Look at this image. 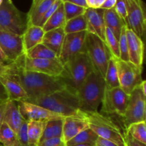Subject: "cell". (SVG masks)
Wrapping results in <instances>:
<instances>
[{
  "label": "cell",
  "instance_id": "obj_35",
  "mask_svg": "<svg viewBox=\"0 0 146 146\" xmlns=\"http://www.w3.org/2000/svg\"><path fill=\"white\" fill-rule=\"evenodd\" d=\"M63 6H64V13H65L66 21L78 17V16L84 15L86 12V8L76 5L73 3L69 2V1H64Z\"/></svg>",
  "mask_w": 146,
  "mask_h": 146
},
{
  "label": "cell",
  "instance_id": "obj_49",
  "mask_svg": "<svg viewBox=\"0 0 146 146\" xmlns=\"http://www.w3.org/2000/svg\"><path fill=\"white\" fill-rule=\"evenodd\" d=\"M7 101H8V100H7ZM7 101L0 104V126H1V123H3V115H4V108H5V105Z\"/></svg>",
  "mask_w": 146,
  "mask_h": 146
},
{
  "label": "cell",
  "instance_id": "obj_34",
  "mask_svg": "<svg viewBox=\"0 0 146 146\" xmlns=\"http://www.w3.org/2000/svg\"><path fill=\"white\" fill-rule=\"evenodd\" d=\"M104 41H105L109 51L111 52V56L115 58H120L119 41L114 35L113 33L106 27Z\"/></svg>",
  "mask_w": 146,
  "mask_h": 146
},
{
  "label": "cell",
  "instance_id": "obj_20",
  "mask_svg": "<svg viewBox=\"0 0 146 146\" xmlns=\"http://www.w3.org/2000/svg\"><path fill=\"white\" fill-rule=\"evenodd\" d=\"M24 120L19 109L18 102L8 100L4 108L3 122L7 123L17 134Z\"/></svg>",
  "mask_w": 146,
  "mask_h": 146
},
{
  "label": "cell",
  "instance_id": "obj_12",
  "mask_svg": "<svg viewBox=\"0 0 146 146\" xmlns=\"http://www.w3.org/2000/svg\"><path fill=\"white\" fill-rule=\"evenodd\" d=\"M21 64L27 71L40 73L50 76H59L63 71V64L58 58H30L22 55Z\"/></svg>",
  "mask_w": 146,
  "mask_h": 146
},
{
  "label": "cell",
  "instance_id": "obj_54",
  "mask_svg": "<svg viewBox=\"0 0 146 146\" xmlns=\"http://www.w3.org/2000/svg\"><path fill=\"white\" fill-rule=\"evenodd\" d=\"M18 146H23V145H20V144H19V145Z\"/></svg>",
  "mask_w": 146,
  "mask_h": 146
},
{
  "label": "cell",
  "instance_id": "obj_5",
  "mask_svg": "<svg viewBox=\"0 0 146 146\" xmlns=\"http://www.w3.org/2000/svg\"><path fill=\"white\" fill-rule=\"evenodd\" d=\"M88 126L99 138L108 140L118 146H126L125 133L119 125L104 114L97 112H84Z\"/></svg>",
  "mask_w": 146,
  "mask_h": 146
},
{
  "label": "cell",
  "instance_id": "obj_40",
  "mask_svg": "<svg viewBox=\"0 0 146 146\" xmlns=\"http://www.w3.org/2000/svg\"><path fill=\"white\" fill-rule=\"evenodd\" d=\"M38 146H66L63 138H53L40 143Z\"/></svg>",
  "mask_w": 146,
  "mask_h": 146
},
{
  "label": "cell",
  "instance_id": "obj_38",
  "mask_svg": "<svg viewBox=\"0 0 146 146\" xmlns=\"http://www.w3.org/2000/svg\"><path fill=\"white\" fill-rule=\"evenodd\" d=\"M19 143L21 145L29 146L28 133H27V121L24 120L17 133Z\"/></svg>",
  "mask_w": 146,
  "mask_h": 146
},
{
  "label": "cell",
  "instance_id": "obj_28",
  "mask_svg": "<svg viewBox=\"0 0 146 146\" xmlns=\"http://www.w3.org/2000/svg\"><path fill=\"white\" fill-rule=\"evenodd\" d=\"M24 55L30 58H46V59L58 58L55 52H54L52 50L50 49L42 43L26 51Z\"/></svg>",
  "mask_w": 146,
  "mask_h": 146
},
{
  "label": "cell",
  "instance_id": "obj_14",
  "mask_svg": "<svg viewBox=\"0 0 146 146\" xmlns=\"http://www.w3.org/2000/svg\"><path fill=\"white\" fill-rule=\"evenodd\" d=\"M18 106L21 116L27 121H35L47 122L51 120L64 118L62 115L52 112L46 108L26 101H19Z\"/></svg>",
  "mask_w": 146,
  "mask_h": 146
},
{
  "label": "cell",
  "instance_id": "obj_17",
  "mask_svg": "<svg viewBox=\"0 0 146 146\" xmlns=\"http://www.w3.org/2000/svg\"><path fill=\"white\" fill-rule=\"evenodd\" d=\"M126 37L129 61L140 68H143L144 44L142 38L128 27L126 29Z\"/></svg>",
  "mask_w": 146,
  "mask_h": 146
},
{
  "label": "cell",
  "instance_id": "obj_39",
  "mask_svg": "<svg viewBox=\"0 0 146 146\" xmlns=\"http://www.w3.org/2000/svg\"><path fill=\"white\" fill-rule=\"evenodd\" d=\"M63 1H61V0H56L55 2L50 7V8L47 10L45 14H44V15L43 16L42 19H41V21H40L39 24H38V27H42L43 26H44V24L46 22V21L51 17V16L55 12L56 10L57 9V8L59 7V5Z\"/></svg>",
  "mask_w": 146,
  "mask_h": 146
},
{
  "label": "cell",
  "instance_id": "obj_42",
  "mask_svg": "<svg viewBox=\"0 0 146 146\" xmlns=\"http://www.w3.org/2000/svg\"><path fill=\"white\" fill-rule=\"evenodd\" d=\"M95 146H118L114 143L111 141H108V140L104 139L98 137L97 141L95 143Z\"/></svg>",
  "mask_w": 146,
  "mask_h": 146
},
{
  "label": "cell",
  "instance_id": "obj_8",
  "mask_svg": "<svg viewBox=\"0 0 146 146\" xmlns=\"http://www.w3.org/2000/svg\"><path fill=\"white\" fill-rule=\"evenodd\" d=\"M121 118L126 128L135 123L146 120V95L143 93L139 85L129 94L128 106Z\"/></svg>",
  "mask_w": 146,
  "mask_h": 146
},
{
  "label": "cell",
  "instance_id": "obj_10",
  "mask_svg": "<svg viewBox=\"0 0 146 146\" xmlns=\"http://www.w3.org/2000/svg\"><path fill=\"white\" fill-rule=\"evenodd\" d=\"M118 69L120 87L129 95L143 80L142 79L143 68L137 66L131 61L115 58Z\"/></svg>",
  "mask_w": 146,
  "mask_h": 146
},
{
  "label": "cell",
  "instance_id": "obj_11",
  "mask_svg": "<svg viewBox=\"0 0 146 146\" xmlns=\"http://www.w3.org/2000/svg\"><path fill=\"white\" fill-rule=\"evenodd\" d=\"M128 27L142 38L146 29L145 4L143 0H125Z\"/></svg>",
  "mask_w": 146,
  "mask_h": 146
},
{
  "label": "cell",
  "instance_id": "obj_46",
  "mask_svg": "<svg viewBox=\"0 0 146 146\" xmlns=\"http://www.w3.org/2000/svg\"><path fill=\"white\" fill-rule=\"evenodd\" d=\"M8 99V97H7V94H6V91L4 90V87L1 85V84L0 83V104L1 103H4L5 101H7Z\"/></svg>",
  "mask_w": 146,
  "mask_h": 146
},
{
  "label": "cell",
  "instance_id": "obj_52",
  "mask_svg": "<svg viewBox=\"0 0 146 146\" xmlns=\"http://www.w3.org/2000/svg\"><path fill=\"white\" fill-rule=\"evenodd\" d=\"M3 1H4V0H0V5H1V4H2Z\"/></svg>",
  "mask_w": 146,
  "mask_h": 146
},
{
  "label": "cell",
  "instance_id": "obj_51",
  "mask_svg": "<svg viewBox=\"0 0 146 146\" xmlns=\"http://www.w3.org/2000/svg\"><path fill=\"white\" fill-rule=\"evenodd\" d=\"M71 146H95V144H78V145H74Z\"/></svg>",
  "mask_w": 146,
  "mask_h": 146
},
{
  "label": "cell",
  "instance_id": "obj_47",
  "mask_svg": "<svg viewBox=\"0 0 146 146\" xmlns=\"http://www.w3.org/2000/svg\"><path fill=\"white\" fill-rule=\"evenodd\" d=\"M68 1L73 3V4H76L77 6H79V7L88 9V6H87L86 1V0H69Z\"/></svg>",
  "mask_w": 146,
  "mask_h": 146
},
{
  "label": "cell",
  "instance_id": "obj_19",
  "mask_svg": "<svg viewBox=\"0 0 146 146\" xmlns=\"http://www.w3.org/2000/svg\"><path fill=\"white\" fill-rule=\"evenodd\" d=\"M0 83L4 87L8 99L13 101H23L28 98L27 93L19 83L9 76H0Z\"/></svg>",
  "mask_w": 146,
  "mask_h": 146
},
{
  "label": "cell",
  "instance_id": "obj_22",
  "mask_svg": "<svg viewBox=\"0 0 146 146\" xmlns=\"http://www.w3.org/2000/svg\"><path fill=\"white\" fill-rule=\"evenodd\" d=\"M65 35L66 34L64 32V28H58L50 30L44 34L42 44L55 52L58 58Z\"/></svg>",
  "mask_w": 146,
  "mask_h": 146
},
{
  "label": "cell",
  "instance_id": "obj_37",
  "mask_svg": "<svg viewBox=\"0 0 146 146\" xmlns=\"http://www.w3.org/2000/svg\"><path fill=\"white\" fill-rule=\"evenodd\" d=\"M114 9H115L117 14L125 21L127 27H128V12H127V7L125 0H116Z\"/></svg>",
  "mask_w": 146,
  "mask_h": 146
},
{
  "label": "cell",
  "instance_id": "obj_50",
  "mask_svg": "<svg viewBox=\"0 0 146 146\" xmlns=\"http://www.w3.org/2000/svg\"><path fill=\"white\" fill-rule=\"evenodd\" d=\"M106 0H97V1H98V9L100 8V7L102 6V4H104V2H105Z\"/></svg>",
  "mask_w": 146,
  "mask_h": 146
},
{
  "label": "cell",
  "instance_id": "obj_36",
  "mask_svg": "<svg viewBox=\"0 0 146 146\" xmlns=\"http://www.w3.org/2000/svg\"><path fill=\"white\" fill-rule=\"evenodd\" d=\"M127 26H124L122 28L120 34L119 39V51H120V59L125 61H129L128 50V42L126 37V29Z\"/></svg>",
  "mask_w": 146,
  "mask_h": 146
},
{
  "label": "cell",
  "instance_id": "obj_15",
  "mask_svg": "<svg viewBox=\"0 0 146 146\" xmlns=\"http://www.w3.org/2000/svg\"><path fill=\"white\" fill-rule=\"evenodd\" d=\"M0 47L11 62L24 54L22 36L0 31Z\"/></svg>",
  "mask_w": 146,
  "mask_h": 146
},
{
  "label": "cell",
  "instance_id": "obj_24",
  "mask_svg": "<svg viewBox=\"0 0 146 146\" xmlns=\"http://www.w3.org/2000/svg\"><path fill=\"white\" fill-rule=\"evenodd\" d=\"M104 19L106 27H108L115 37L119 39L121 29L124 26H127L125 21L119 17L114 8L104 9Z\"/></svg>",
  "mask_w": 146,
  "mask_h": 146
},
{
  "label": "cell",
  "instance_id": "obj_25",
  "mask_svg": "<svg viewBox=\"0 0 146 146\" xmlns=\"http://www.w3.org/2000/svg\"><path fill=\"white\" fill-rule=\"evenodd\" d=\"M46 123L44 121H27L29 146H38Z\"/></svg>",
  "mask_w": 146,
  "mask_h": 146
},
{
  "label": "cell",
  "instance_id": "obj_53",
  "mask_svg": "<svg viewBox=\"0 0 146 146\" xmlns=\"http://www.w3.org/2000/svg\"><path fill=\"white\" fill-rule=\"evenodd\" d=\"M61 1H62L63 2H64V1H69V0H61Z\"/></svg>",
  "mask_w": 146,
  "mask_h": 146
},
{
  "label": "cell",
  "instance_id": "obj_44",
  "mask_svg": "<svg viewBox=\"0 0 146 146\" xmlns=\"http://www.w3.org/2000/svg\"><path fill=\"white\" fill-rule=\"evenodd\" d=\"M11 71V64L8 66L3 65L0 64V76H8Z\"/></svg>",
  "mask_w": 146,
  "mask_h": 146
},
{
  "label": "cell",
  "instance_id": "obj_7",
  "mask_svg": "<svg viewBox=\"0 0 146 146\" xmlns=\"http://www.w3.org/2000/svg\"><path fill=\"white\" fill-rule=\"evenodd\" d=\"M86 52L94 70L104 78L108 61L112 56L105 41L98 36L88 32L86 38Z\"/></svg>",
  "mask_w": 146,
  "mask_h": 146
},
{
  "label": "cell",
  "instance_id": "obj_48",
  "mask_svg": "<svg viewBox=\"0 0 146 146\" xmlns=\"http://www.w3.org/2000/svg\"><path fill=\"white\" fill-rule=\"evenodd\" d=\"M86 1L88 8L98 9V1H97V0H86Z\"/></svg>",
  "mask_w": 146,
  "mask_h": 146
},
{
  "label": "cell",
  "instance_id": "obj_13",
  "mask_svg": "<svg viewBox=\"0 0 146 146\" xmlns=\"http://www.w3.org/2000/svg\"><path fill=\"white\" fill-rule=\"evenodd\" d=\"M88 31L67 34L64 37L58 59L64 64L73 56L86 51V38Z\"/></svg>",
  "mask_w": 146,
  "mask_h": 146
},
{
  "label": "cell",
  "instance_id": "obj_55",
  "mask_svg": "<svg viewBox=\"0 0 146 146\" xmlns=\"http://www.w3.org/2000/svg\"><path fill=\"white\" fill-rule=\"evenodd\" d=\"M0 146H2V145H1V144H0Z\"/></svg>",
  "mask_w": 146,
  "mask_h": 146
},
{
  "label": "cell",
  "instance_id": "obj_27",
  "mask_svg": "<svg viewBox=\"0 0 146 146\" xmlns=\"http://www.w3.org/2000/svg\"><path fill=\"white\" fill-rule=\"evenodd\" d=\"M66 22V20L65 13H64V6H63L62 2L56 10L55 12L44 24L42 28L44 31L46 32V31L55 29L64 28Z\"/></svg>",
  "mask_w": 146,
  "mask_h": 146
},
{
  "label": "cell",
  "instance_id": "obj_32",
  "mask_svg": "<svg viewBox=\"0 0 146 146\" xmlns=\"http://www.w3.org/2000/svg\"><path fill=\"white\" fill-rule=\"evenodd\" d=\"M64 30L66 34L87 31V21L84 14L66 21Z\"/></svg>",
  "mask_w": 146,
  "mask_h": 146
},
{
  "label": "cell",
  "instance_id": "obj_3",
  "mask_svg": "<svg viewBox=\"0 0 146 146\" xmlns=\"http://www.w3.org/2000/svg\"><path fill=\"white\" fill-rule=\"evenodd\" d=\"M94 70L89 57L85 51L76 54L63 64V71L59 77L64 81L66 88L76 94Z\"/></svg>",
  "mask_w": 146,
  "mask_h": 146
},
{
  "label": "cell",
  "instance_id": "obj_16",
  "mask_svg": "<svg viewBox=\"0 0 146 146\" xmlns=\"http://www.w3.org/2000/svg\"><path fill=\"white\" fill-rule=\"evenodd\" d=\"M89 128L88 123L81 111L76 115L64 117L63 125V139L66 143L79 133Z\"/></svg>",
  "mask_w": 146,
  "mask_h": 146
},
{
  "label": "cell",
  "instance_id": "obj_6",
  "mask_svg": "<svg viewBox=\"0 0 146 146\" xmlns=\"http://www.w3.org/2000/svg\"><path fill=\"white\" fill-rule=\"evenodd\" d=\"M27 27V14L21 12L11 0H4L0 5V31L22 36Z\"/></svg>",
  "mask_w": 146,
  "mask_h": 146
},
{
  "label": "cell",
  "instance_id": "obj_18",
  "mask_svg": "<svg viewBox=\"0 0 146 146\" xmlns=\"http://www.w3.org/2000/svg\"><path fill=\"white\" fill-rule=\"evenodd\" d=\"M104 9L88 8L84 14L87 21V31L105 40L106 25L104 19Z\"/></svg>",
  "mask_w": 146,
  "mask_h": 146
},
{
  "label": "cell",
  "instance_id": "obj_30",
  "mask_svg": "<svg viewBox=\"0 0 146 146\" xmlns=\"http://www.w3.org/2000/svg\"><path fill=\"white\" fill-rule=\"evenodd\" d=\"M0 144L2 146H18L19 145L17 134L4 122L0 126Z\"/></svg>",
  "mask_w": 146,
  "mask_h": 146
},
{
  "label": "cell",
  "instance_id": "obj_41",
  "mask_svg": "<svg viewBox=\"0 0 146 146\" xmlns=\"http://www.w3.org/2000/svg\"><path fill=\"white\" fill-rule=\"evenodd\" d=\"M125 139L126 143V146H146L145 144H143L138 141H135L131 135L126 132L125 133Z\"/></svg>",
  "mask_w": 146,
  "mask_h": 146
},
{
  "label": "cell",
  "instance_id": "obj_1",
  "mask_svg": "<svg viewBox=\"0 0 146 146\" xmlns=\"http://www.w3.org/2000/svg\"><path fill=\"white\" fill-rule=\"evenodd\" d=\"M11 76L23 87L28 98H36L66 88L59 76H50L40 73L27 71L21 64V56L11 64Z\"/></svg>",
  "mask_w": 146,
  "mask_h": 146
},
{
  "label": "cell",
  "instance_id": "obj_33",
  "mask_svg": "<svg viewBox=\"0 0 146 146\" xmlns=\"http://www.w3.org/2000/svg\"><path fill=\"white\" fill-rule=\"evenodd\" d=\"M125 132L129 134L135 141L146 145L145 121L131 124L126 128Z\"/></svg>",
  "mask_w": 146,
  "mask_h": 146
},
{
  "label": "cell",
  "instance_id": "obj_45",
  "mask_svg": "<svg viewBox=\"0 0 146 146\" xmlns=\"http://www.w3.org/2000/svg\"><path fill=\"white\" fill-rule=\"evenodd\" d=\"M13 62L10 61L7 58V57L6 56V55L4 54V53L3 52V51L1 50V47H0V64H3V65L8 66L10 65L11 64H12Z\"/></svg>",
  "mask_w": 146,
  "mask_h": 146
},
{
  "label": "cell",
  "instance_id": "obj_43",
  "mask_svg": "<svg viewBox=\"0 0 146 146\" xmlns=\"http://www.w3.org/2000/svg\"><path fill=\"white\" fill-rule=\"evenodd\" d=\"M116 0H106L105 2L102 4L100 9H110L114 8L115 7Z\"/></svg>",
  "mask_w": 146,
  "mask_h": 146
},
{
  "label": "cell",
  "instance_id": "obj_29",
  "mask_svg": "<svg viewBox=\"0 0 146 146\" xmlns=\"http://www.w3.org/2000/svg\"><path fill=\"white\" fill-rule=\"evenodd\" d=\"M104 79L106 82V88H113L120 86L118 69H117L116 63H115V58L114 57L111 56L108 61Z\"/></svg>",
  "mask_w": 146,
  "mask_h": 146
},
{
  "label": "cell",
  "instance_id": "obj_21",
  "mask_svg": "<svg viewBox=\"0 0 146 146\" xmlns=\"http://www.w3.org/2000/svg\"><path fill=\"white\" fill-rule=\"evenodd\" d=\"M56 0H32L31 8L27 14V25L38 26L43 16Z\"/></svg>",
  "mask_w": 146,
  "mask_h": 146
},
{
  "label": "cell",
  "instance_id": "obj_23",
  "mask_svg": "<svg viewBox=\"0 0 146 146\" xmlns=\"http://www.w3.org/2000/svg\"><path fill=\"white\" fill-rule=\"evenodd\" d=\"M44 34L45 31L42 27L36 25H27L22 35L24 53L35 46L41 44Z\"/></svg>",
  "mask_w": 146,
  "mask_h": 146
},
{
  "label": "cell",
  "instance_id": "obj_2",
  "mask_svg": "<svg viewBox=\"0 0 146 146\" xmlns=\"http://www.w3.org/2000/svg\"><path fill=\"white\" fill-rule=\"evenodd\" d=\"M26 102L45 108L64 117L79 113V101L76 94L67 88L59 90L44 96L27 98Z\"/></svg>",
  "mask_w": 146,
  "mask_h": 146
},
{
  "label": "cell",
  "instance_id": "obj_9",
  "mask_svg": "<svg viewBox=\"0 0 146 146\" xmlns=\"http://www.w3.org/2000/svg\"><path fill=\"white\" fill-rule=\"evenodd\" d=\"M129 95L121 87L106 88L101 101V112L102 114L117 115L122 117L128 106Z\"/></svg>",
  "mask_w": 146,
  "mask_h": 146
},
{
  "label": "cell",
  "instance_id": "obj_4",
  "mask_svg": "<svg viewBox=\"0 0 146 146\" xmlns=\"http://www.w3.org/2000/svg\"><path fill=\"white\" fill-rule=\"evenodd\" d=\"M105 89V79L99 73L94 70L77 91L80 111L97 112L101 104Z\"/></svg>",
  "mask_w": 146,
  "mask_h": 146
},
{
  "label": "cell",
  "instance_id": "obj_26",
  "mask_svg": "<svg viewBox=\"0 0 146 146\" xmlns=\"http://www.w3.org/2000/svg\"><path fill=\"white\" fill-rule=\"evenodd\" d=\"M64 118L51 120V121H48L46 123L45 128H44L42 136L40 140V143L47 139H50V138H63Z\"/></svg>",
  "mask_w": 146,
  "mask_h": 146
},
{
  "label": "cell",
  "instance_id": "obj_31",
  "mask_svg": "<svg viewBox=\"0 0 146 146\" xmlns=\"http://www.w3.org/2000/svg\"><path fill=\"white\" fill-rule=\"evenodd\" d=\"M98 136L91 129L87 128L79 133L74 138L66 143V146H71L78 144H95Z\"/></svg>",
  "mask_w": 146,
  "mask_h": 146
}]
</instances>
